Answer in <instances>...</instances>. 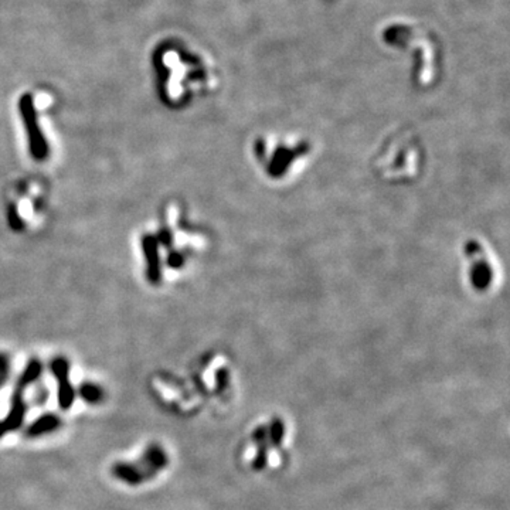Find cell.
Masks as SVG:
<instances>
[{
  "label": "cell",
  "instance_id": "cell-1",
  "mask_svg": "<svg viewBox=\"0 0 510 510\" xmlns=\"http://www.w3.org/2000/svg\"><path fill=\"white\" fill-rule=\"evenodd\" d=\"M255 166L271 183H288L297 179L312 162L315 148L308 139L261 135L251 148Z\"/></svg>",
  "mask_w": 510,
  "mask_h": 510
},
{
  "label": "cell",
  "instance_id": "cell-2",
  "mask_svg": "<svg viewBox=\"0 0 510 510\" xmlns=\"http://www.w3.org/2000/svg\"><path fill=\"white\" fill-rule=\"evenodd\" d=\"M424 166V149L410 134L387 138L371 159L373 173L387 183H410L417 180Z\"/></svg>",
  "mask_w": 510,
  "mask_h": 510
},
{
  "label": "cell",
  "instance_id": "cell-3",
  "mask_svg": "<svg viewBox=\"0 0 510 510\" xmlns=\"http://www.w3.org/2000/svg\"><path fill=\"white\" fill-rule=\"evenodd\" d=\"M464 281L478 297L495 294L503 282V270L493 248L479 237L466 238L461 247Z\"/></svg>",
  "mask_w": 510,
  "mask_h": 510
},
{
  "label": "cell",
  "instance_id": "cell-4",
  "mask_svg": "<svg viewBox=\"0 0 510 510\" xmlns=\"http://www.w3.org/2000/svg\"><path fill=\"white\" fill-rule=\"evenodd\" d=\"M19 109H20V115L22 119L25 120L26 125V131L29 135V144H30V151L32 155L37 159V161H43L44 158H47L49 154V147L47 142L40 131V126L37 122V112H36V106L33 102V98L30 94H25L20 97L19 101Z\"/></svg>",
  "mask_w": 510,
  "mask_h": 510
},
{
  "label": "cell",
  "instance_id": "cell-5",
  "mask_svg": "<svg viewBox=\"0 0 510 510\" xmlns=\"http://www.w3.org/2000/svg\"><path fill=\"white\" fill-rule=\"evenodd\" d=\"M84 399L88 402H95L98 399V389L94 386H88L84 389Z\"/></svg>",
  "mask_w": 510,
  "mask_h": 510
}]
</instances>
